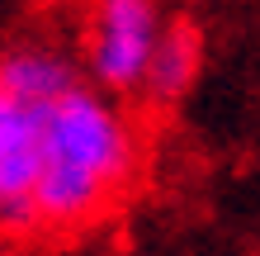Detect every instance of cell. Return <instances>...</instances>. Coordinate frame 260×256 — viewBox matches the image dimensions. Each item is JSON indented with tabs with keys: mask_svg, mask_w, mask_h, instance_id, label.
<instances>
[{
	"mask_svg": "<svg viewBox=\"0 0 260 256\" xmlns=\"http://www.w3.org/2000/svg\"><path fill=\"white\" fill-rule=\"evenodd\" d=\"M199 62H204V43H199V29L175 19L161 29L156 38V52H151V62L142 71V86H137V95L147 104H175L185 90L194 86L199 76Z\"/></svg>",
	"mask_w": 260,
	"mask_h": 256,
	"instance_id": "obj_4",
	"label": "cell"
},
{
	"mask_svg": "<svg viewBox=\"0 0 260 256\" xmlns=\"http://www.w3.org/2000/svg\"><path fill=\"white\" fill-rule=\"evenodd\" d=\"M161 5L156 0H95L85 34V67L100 90H137L142 71L161 38Z\"/></svg>",
	"mask_w": 260,
	"mask_h": 256,
	"instance_id": "obj_2",
	"label": "cell"
},
{
	"mask_svg": "<svg viewBox=\"0 0 260 256\" xmlns=\"http://www.w3.org/2000/svg\"><path fill=\"white\" fill-rule=\"evenodd\" d=\"M0 81H5V90L14 100L48 104V100H57L62 90H71L76 81H81V71H76V62L67 52L38 43V48H10L5 57H0Z\"/></svg>",
	"mask_w": 260,
	"mask_h": 256,
	"instance_id": "obj_5",
	"label": "cell"
},
{
	"mask_svg": "<svg viewBox=\"0 0 260 256\" xmlns=\"http://www.w3.org/2000/svg\"><path fill=\"white\" fill-rule=\"evenodd\" d=\"M43 171V104L14 100L0 109V200L34 194Z\"/></svg>",
	"mask_w": 260,
	"mask_h": 256,
	"instance_id": "obj_3",
	"label": "cell"
},
{
	"mask_svg": "<svg viewBox=\"0 0 260 256\" xmlns=\"http://www.w3.org/2000/svg\"><path fill=\"white\" fill-rule=\"evenodd\" d=\"M5 104H10V90H5V81H0V109H5Z\"/></svg>",
	"mask_w": 260,
	"mask_h": 256,
	"instance_id": "obj_6",
	"label": "cell"
},
{
	"mask_svg": "<svg viewBox=\"0 0 260 256\" xmlns=\"http://www.w3.org/2000/svg\"><path fill=\"white\" fill-rule=\"evenodd\" d=\"M142 143L109 90L81 86L43 104V171L34 185L43 233L90 228L133 185Z\"/></svg>",
	"mask_w": 260,
	"mask_h": 256,
	"instance_id": "obj_1",
	"label": "cell"
}]
</instances>
